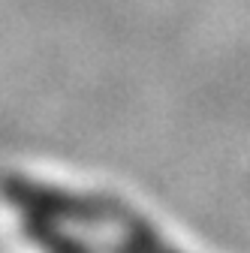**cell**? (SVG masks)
I'll list each match as a JSON object with an SVG mask.
<instances>
[{"instance_id": "1", "label": "cell", "mask_w": 250, "mask_h": 253, "mask_svg": "<svg viewBox=\"0 0 250 253\" xmlns=\"http://www.w3.org/2000/svg\"><path fill=\"white\" fill-rule=\"evenodd\" d=\"M0 196L40 253H181L142 211L106 193L3 175Z\"/></svg>"}]
</instances>
